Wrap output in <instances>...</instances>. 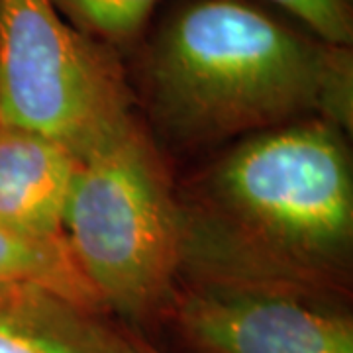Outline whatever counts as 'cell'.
<instances>
[{
    "mask_svg": "<svg viewBox=\"0 0 353 353\" xmlns=\"http://www.w3.org/2000/svg\"><path fill=\"white\" fill-rule=\"evenodd\" d=\"M97 353H159L153 350L148 341L138 338L136 334L126 332V330H114L108 324L102 328L101 341Z\"/></svg>",
    "mask_w": 353,
    "mask_h": 353,
    "instance_id": "8fae6325",
    "label": "cell"
},
{
    "mask_svg": "<svg viewBox=\"0 0 353 353\" xmlns=\"http://www.w3.org/2000/svg\"><path fill=\"white\" fill-rule=\"evenodd\" d=\"M167 310L199 353H353L350 316L283 285L216 279L175 296Z\"/></svg>",
    "mask_w": 353,
    "mask_h": 353,
    "instance_id": "5b68a950",
    "label": "cell"
},
{
    "mask_svg": "<svg viewBox=\"0 0 353 353\" xmlns=\"http://www.w3.org/2000/svg\"><path fill=\"white\" fill-rule=\"evenodd\" d=\"M104 322L51 290L0 287V353H97Z\"/></svg>",
    "mask_w": 353,
    "mask_h": 353,
    "instance_id": "52a82bcc",
    "label": "cell"
},
{
    "mask_svg": "<svg viewBox=\"0 0 353 353\" xmlns=\"http://www.w3.org/2000/svg\"><path fill=\"white\" fill-rule=\"evenodd\" d=\"M79 157L61 141L0 126V224L39 240H61Z\"/></svg>",
    "mask_w": 353,
    "mask_h": 353,
    "instance_id": "8992f818",
    "label": "cell"
},
{
    "mask_svg": "<svg viewBox=\"0 0 353 353\" xmlns=\"http://www.w3.org/2000/svg\"><path fill=\"white\" fill-rule=\"evenodd\" d=\"M157 0H53L81 32L104 41L134 38L150 18Z\"/></svg>",
    "mask_w": 353,
    "mask_h": 353,
    "instance_id": "9c48e42d",
    "label": "cell"
},
{
    "mask_svg": "<svg viewBox=\"0 0 353 353\" xmlns=\"http://www.w3.org/2000/svg\"><path fill=\"white\" fill-rule=\"evenodd\" d=\"M153 99L190 139L271 130L352 108L350 48L308 38L243 0H194L165 24L150 53Z\"/></svg>",
    "mask_w": 353,
    "mask_h": 353,
    "instance_id": "6da1fadb",
    "label": "cell"
},
{
    "mask_svg": "<svg viewBox=\"0 0 353 353\" xmlns=\"http://www.w3.org/2000/svg\"><path fill=\"white\" fill-rule=\"evenodd\" d=\"M212 199L245 245L285 267L292 287L318 296L350 252L352 165L340 136L320 122L273 128L218 165Z\"/></svg>",
    "mask_w": 353,
    "mask_h": 353,
    "instance_id": "7a4b0ae2",
    "label": "cell"
},
{
    "mask_svg": "<svg viewBox=\"0 0 353 353\" xmlns=\"http://www.w3.org/2000/svg\"><path fill=\"white\" fill-rule=\"evenodd\" d=\"M2 285H34L88 310L102 308L65 238L39 240L4 224H0Z\"/></svg>",
    "mask_w": 353,
    "mask_h": 353,
    "instance_id": "ba28073f",
    "label": "cell"
},
{
    "mask_svg": "<svg viewBox=\"0 0 353 353\" xmlns=\"http://www.w3.org/2000/svg\"><path fill=\"white\" fill-rule=\"evenodd\" d=\"M296 16L320 41L350 48L353 39V0H271Z\"/></svg>",
    "mask_w": 353,
    "mask_h": 353,
    "instance_id": "30bf717a",
    "label": "cell"
},
{
    "mask_svg": "<svg viewBox=\"0 0 353 353\" xmlns=\"http://www.w3.org/2000/svg\"><path fill=\"white\" fill-rule=\"evenodd\" d=\"M126 116L110 51L67 24L53 0H0V126L61 141L81 157Z\"/></svg>",
    "mask_w": 353,
    "mask_h": 353,
    "instance_id": "277c9868",
    "label": "cell"
},
{
    "mask_svg": "<svg viewBox=\"0 0 353 353\" xmlns=\"http://www.w3.org/2000/svg\"><path fill=\"white\" fill-rule=\"evenodd\" d=\"M63 234L102 308L136 322L169 308L183 228L130 116L79 157Z\"/></svg>",
    "mask_w": 353,
    "mask_h": 353,
    "instance_id": "3957f363",
    "label": "cell"
}]
</instances>
